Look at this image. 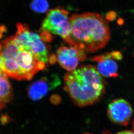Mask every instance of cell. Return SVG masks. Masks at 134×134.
<instances>
[{"label":"cell","mask_w":134,"mask_h":134,"mask_svg":"<svg viewBox=\"0 0 134 134\" xmlns=\"http://www.w3.org/2000/svg\"><path fill=\"white\" fill-rule=\"evenodd\" d=\"M51 101L53 104H58L61 102V98L57 95H54L51 97Z\"/></svg>","instance_id":"cell-13"},{"label":"cell","mask_w":134,"mask_h":134,"mask_svg":"<svg viewBox=\"0 0 134 134\" xmlns=\"http://www.w3.org/2000/svg\"><path fill=\"white\" fill-rule=\"evenodd\" d=\"M40 39L42 41L44 42H50L53 40V37L48 31L42 32L40 35Z\"/></svg>","instance_id":"cell-12"},{"label":"cell","mask_w":134,"mask_h":134,"mask_svg":"<svg viewBox=\"0 0 134 134\" xmlns=\"http://www.w3.org/2000/svg\"><path fill=\"white\" fill-rule=\"evenodd\" d=\"M91 60L97 63V69L101 76L106 78L116 77L118 76V64L112 53L95 56Z\"/></svg>","instance_id":"cell-9"},{"label":"cell","mask_w":134,"mask_h":134,"mask_svg":"<svg viewBox=\"0 0 134 134\" xmlns=\"http://www.w3.org/2000/svg\"><path fill=\"white\" fill-rule=\"evenodd\" d=\"M64 89L79 107L95 104L105 92V83L94 66L84 65L69 71L64 77Z\"/></svg>","instance_id":"cell-2"},{"label":"cell","mask_w":134,"mask_h":134,"mask_svg":"<svg viewBox=\"0 0 134 134\" xmlns=\"http://www.w3.org/2000/svg\"><path fill=\"white\" fill-rule=\"evenodd\" d=\"M3 72V61L2 57L0 55V72Z\"/></svg>","instance_id":"cell-17"},{"label":"cell","mask_w":134,"mask_h":134,"mask_svg":"<svg viewBox=\"0 0 134 134\" xmlns=\"http://www.w3.org/2000/svg\"><path fill=\"white\" fill-rule=\"evenodd\" d=\"M57 60V57H56L54 55H52L50 57L49 62L51 64H53L54 63H55Z\"/></svg>","instance_id":"cell-15"},{"label":"cell","mask_w":134,"mask_h":134,"mask_svg":"<svg viewBox=\"0 0 134 134\" xmlns=\"http://www.w3.org/2000/svg\"><path fill=\"white\" fill-rule=\"evenodd\" d=\"M30 7L34 12L42 14L48 12L49 9V4L47 0H32Z\"/></svg>","instance_id":"cell-11"},{"label":"cell","mask_w":134,"mask_h":134,"mask_svg":"<svg viewBox=\"0 0 134 134\" xmlns=\"http://www.w3.org/2000/svg\"><path fill=\"white\" fill-rule=\"evenodd\" d=\"M116 134H134V132L131 131H123L119 132Z\"/></svg>","instance_id":"cell-16"},{"label":"cell","mask_w":134,"mask_h":134,"mask_svg":"<svg viewBox=\"0 0 134 134\" xmlns=\"http://www.w3.org/2000/svg\"><path fill=\"white\" fill-rule=\"evenodd\" d=\"M60 84V79L56 75L53 74L48 77H43L30 85L28 90V95L32 100H39Z\"/></svg>","instance_id":"cell-8"},{"label":"cell","mask_w":134,"mask_h":134,"mask_svg":"<svg viewBox=\"0 0 134 134\" xmlns=\"http://www.w3.org/2000/svg\"><path fill=\"white\" fill-rule=\"evenodd\" d=\"M133 113L130 103L124 99H116L109 104L107 113L109 119L117 125L127 126Z\"/></svg>","instance_id":"cell-6"},{"label":"cell","mask_w":134,"mask_h":134,"mask_svg":"<svg viewBox=\"0 0 134 134\" xmlns=\"http://www.w3.org/2000/svg\"><path fill=\"white\" fill-rule=\"evenodd\" d=\"M69 14L68 10L61 7L51 9L43 20L40 31L49 32L59 36L65 41L69 37L71 31Z\"/></svg>","instance_id":"cell-5"},{"label":"cell","mask_w":134,"mask_h":134,"mask_svg":"<svg viewBox=\"0 0 134 134\" xmlns=\"http://www.w3.org/2000/svg\"><path fill=\"white\" fill-rule=\"evenodd\" d=\"M18 30L14 36L18 43L34 54L38 61L48 64L49 62V55L47 47L42 42L40 36L29 30L27 24L18 23Z\"/></svg>","instance_id":"cell-4"},{"label":"cell","mask_w":134,"mask_h":134,"mask_svg":"<svg viewBox=\"0 0 134 134\" xmlns=\"http://www.w3.org/2000/svg\"><path fill=\"white\" fill-rule=\"evenodd\" d=\"M7 76L4 72H0V110L10 103L13 97L12 86Z\"/></svg>","instance_id":"cell-10"},{"label":"cell","mask_w":134,"mask_h":134,"mask_svg":"<svg viewBox=\"0 0 134 134\" xmlns=\"http://www.w3.org/2000/svg\"><path fill=\"white\" fill-rule=\"evenodd\" d=\"M0 55L3 72L15 80H31L36 72L44 68V63L38 61L31 51L19 44L14 36L0 42Z\"/></svg>","instance_id":"cell-3"},{"label":"cell","mask_w":134,"mask_h":134,"mask_svg":"<svg viewBox=\"0 0 134 134\" xmlns=\"http://www.w3.org/2000/svg\"><path fill=\"white\" fill-rule=\"evenodd\" d=\"M6 27L4 26H1L0 27V33L2 34L3 33H4L6 31Z\"/></svg>","instance_id":"cell-18"},{"label":"cell","mask_w":134,"mask_h":134,"mask_svg":"<svg viewBox=\"0 0 134 134\" xmlns=\"http://www.w3.org/2000/svg\"><path fill=\"white\" fill-rule=\"evenodd\" d=\"M86 53L83 49L76 47L62 46L57 49V60L63 68L68 71H73L79 61L85 59Z\"/></svg>","instance_id":"cell-7"},{"label":"cell","mask_w":134,"mask_h":134,"mask_svg":"<svg viewBox=\"0 0 134 134\" xmlns=\"http://www.w3.org/2000/svg\"><path fill=\"white\" fill-rule=\"evenodd\" d=\"M116 18V14L114 12H110L106 15L107 19L109 20H113Z\"/></svg>","instance_id":"cell-14"},{"label":"cell","mask_w":134,"mask_h":134,"mask_svg":"<svg viewBox=\"0 0 134 134\" xmlns=\"http://www.w3.org/2000/svg\"><path fill=\"white\" fill-rule=\"evenodd\" d=\"M132 129H133V131L134 132V119L133 120V122H132Z\"/></svg>","instance_id":"cell-19"},{"label":"cell","mask_w":134,"mask_h":134,"mask_svg":"<svg viewBox=\"0 0 134 134\" xmlns=\"http://www.w3.org/2000/svg\"><path fill=\"white\" fill-rule=\"evenodd\" d=\"M70 23L71 34L64 41L86 53H94L102 49L110 40L109 24L99 14H74L70 18Z\"/></svg>","instance_id":"cell-1"}]
</instances>
